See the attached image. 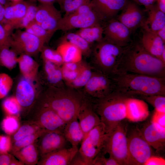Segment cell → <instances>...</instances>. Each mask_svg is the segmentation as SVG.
<instances>
[{"label":"cell","instance_id":"6da1fadb","mask_svg":"<svg viewBox=\"0 0 165 165\" xmlns=\"http://www.w3.org/2000/svg\"><path fill=\"white\" fill-rule=\"evenodd\" d=\"M122 72L165 78V64L146 51L140 42L131 41L124 47L117 67L116 73Z\"/></svg>","mask_w":165,"mask_h":165},{"label":"cell","instance_id":"7a4b0ae2","mask_svg":"<svg viewBox=\"0 0 165 165\" xmlns=\"http://www.w3.org/2000/svg\"><path fill=\"white\" fill-rule=\"evenodd\" d=\"M115 91L136 98L141 95L165 96V78L129 72H117L110 77Z\"/></svg>","mask_w":165,"mask_h":165},{"label":"cell","instance_id":"3957f363","mask_svg":"<svg viewBox=\"0 0 165 165\" xmlns=\"http://www.w3.org/2000/svg\"><path fill=\"white\" fill-rule=\"evenodd\" d=\"M83 97L65 87H48L36 103L50 108L67 123L77 116Z\"/></svg>","mask_w":165,"mask_h":165},{"label":"cell","instance_id":"277c9868","mask_svg":"<svg viewBox=\"0 0 165 165\" xmlns=\"http://www.w3.org/2000/svg\"><path fill=\"white\" fill-rule=\"evenodd\" d=\"M130 97L114 91L104 97L90 101L104 126L106 134L127 118Z\"/></svg>","mask_w":165,"mask_h":165},{"label":"cell","instance_id":"5b68a950","mask_svg":"<svg viewBox=\"0 0 165 165\" xmlns=\"http://www.w3.org/2000/svg\"><path fill=\"white\" fill-rule=\"evenodd\" d=\"M124 47L116 45L104 38L95 43L91 54L92 67L109 77L112 76L116 72Z\"/></svg>","mask_w":165,"mask_h":165},{"label":"cell","instance_id":"8992f818","mask_svg":"<svg viewBox=\"0 0 165 165\" xmlns=\"http://www.w3.org/2000/svg\"><path fill=\"white\" fill-rule=\"evenodd\" d=\"M127 130L121 122L106 137L101 150L112 157L119 165H126L128 155Z\"/></svg>","mask_w":165,"mask_h":165},{"label":"cell","instance_id":"52a82bcc","mask_svg":"<svg viewBox=\"0 0 165 165\" xmlns=\"http://www.w3.org/2000/svg\"><path fill=\"white\" fill-rule=\"evenodd\" d=\"M102 21L91 3L82 5L74 11L65 14L59 23L57 30L63 31L101 24Z\"/></svg>","mask_w":165,"mask_h":165},{"label":"cell","instance_id":"ba28073f","mask_svg":"<svg viewBox=\"0 0 165 165\" xmlns=\"http://www.w3.org/2000/svg\"><path fill=\"white\" fill-rule=\"evenodd\" d=\"M128 155L126 165H144L152 155V147L143 137L138 127L132 129L128 133Z\"/></svg>","mask_w":165,"mask_h":165},{"label":"cell","instance_id":"9c48e42d","mask_svg":"<svg viewBox=\"0 0 165 165\" xmlns=\"http://www.w3.org/2000/svg\"><path fill=\"white\" fill-rule=\"evenodd\" d=\"M38 79L33 80L21 76L16 87L14 95L20 105L22 114L28 113L35 104L43 90Z\"/></svg>","mask_w":165,"mask_h":165},{"label":"cell","instance_id":"30bf717a","mask_svg":"<svg viewBox=\"0 0 165 165\" xmlns=\"http://www.w3.org/2000/svg\"><path fill=\"white\" fill-rule=\"evenodd\" d=\"M9 44L18 55L24 54L32 57L40 52L45 43L34 35L18 29L11 33Z\"/></svg>","mask_w":165,"mask_h":165},{"label":"cell","instance_id":"8fae6325","mask_svg":"<svg viewBox=\"0 0 165 165\" xmlns=\"http://www.w3.org/2000/svg\"><path fill=\"white\" fill-rule=\"evenodd\" d=\"M106 134L104 126L101 123L91 130L84 138L78 152L87 165H92L93 160L102 148Z\"/></svg>","mask_w":165,"mask_h":165},{"label":"cell","instance_id":"7c38bea8","mask_svg":"<svg viewBox=\"0 0 165 165\" xmlns=\"http://www.w3.org/2000/svg\"><path fill=\"white\" fill-rule=\"evenodd\" d=\"M83 88L85 92L91 99L103 97L115 90L110 77L94 69L90 79Z\"/></svg>","mask_w":165,"mask_h":165},{"label":"cell","instance_id":"4fadbf2b","mask_svg":"<svg viewBox=\"0 0 165 165\" xmlns=\"http://www.w3.org/2000/svg\"><path fill=\"white\" fill-rule=\"evenodd\" d=\"M36 104L37 105L36 110L34 119L31 120L47 131L63 133L66 123L50 108Z\"/></svg>","mask_w":165,"mask_h":165},{"label":"cell","instance_id":"5bb4252c","mask_svg":"<svg viewBox=\"0 0 165 165\" xmlns=\"http://www.w3.org/2000/svg\"><path fill=\"white\" fill-rule=\"evenodd\" d=\"M108 21L103 27V38L120 46L129 45L131 42L130 30L114 18Z\"/></svg>","mask_w":165,"mask_h":165},{"label":"cell","instance_id":"9a60e30c","mask_svg":"<svg viewBox=\"0 0 165 165\" xmlns=\"http://www.w3.org/2000/svg\"><path fill=\"white\" fill-rule=\"evenodd\" d=\"M62 18L60 11L53 4H40L37 6L35 20L44 29L54 33L57 31Z\"/></svg>","mask_w":165,"mask_h":165},{"label":"cell","instance_id":"2e32d148","mask_svg":"<svg viewBox=\"0 0 165 165\" xmlns=\"http://www.w3.org/2000/svg\"><path fill=\"white\" fill-rule=\"evenodd\" d=\"M137 5L128 0L121 13L116 19L121 22L132 32L142 26L144 22L142 10Z\"/></svg>","mask_w":165,"mask_h":165},{"label":"cell","instance_id":"e0dca14e","mask_svg":"<svg viewBox=\"0 0 165 165\" xmlns=\"http://www.w3.org/2000/svg\"><path fill=\"white\" fill-rule=\"evenodd\" d=\"M68 141L63 133L56 131H48L38 139L37 145L39 159L53 151L65 148Z\"/></svg>","mask_w":165,"mask_h":165},{"label":"cell","instance_id":"ac0fdd59","mask_svg":"<svg viewBox=\"0 0 165 165\" xmlns=\"http://www.w3.org/2000/svg\"><path fill=\"white\" fill-rule=\"evenodd\" d=\"M139 129L144 139L156 152L159 153L164 150L165 128L160 127L150 121L145 124Z\"/></svg>","mask_w":165,"mask_h":165},{"label":"cell","instance_id":"d6986e66","mask_svg":"<svg viewBox=\"0 0 165 165\" xmlns=\"http://www.w3.org/2000/svg\"><path fill=\"white\" fill-rule=\"evenodd\" d=\"M38 79L43 85L57 88L64 87L61 66L42 59V65Z\"/></svg>","mask_w":165,"mask_h":165},{"label":"cell","instance_id":"ffe728a7","mask_svg":"<svg viewBox=\"0 0 165 165\" xmlns=\"http://www.w3.org/2000/svg\"><path fill=\"white\" fill-rule=\"evenodd\" d=\"M84 138L93 128L101 122L94 110L90 100L83 96L77 116Z\"/></svg>","mask_w":165,"mask_h":165},{"label":"cell","instance_id":"44dd1931","mask_svg":"<svg viewBox=\"0 0 165 165\" xmlns=\"http://www.w3.org/2000/svg\"><path fill=\"white\" fill-rule=\"evenodd\" d=\"M91 4L101 20H109L125 6L128 0H90Z\"/></svg>","mask_w":165,"mask_h":165},{"label":"cell","instance_id":"7402d4cb","mask_svg":"<svg viewBox=\"0 0 165 165\" xmlns=\"http://www.w3.org/2000/svg\"><path fill=\"white\" fill-rule=\"evenodd\" d=\"M77 147L64 148L47 154L39 159L38 165H70L73 157L78 152Z\"/></svg>","mask_w":165,"mask_h":165},{"label":"cell","instance_id":"603a6c76","mask_svg":"<svg viewBox=\"0 0 165 165\" xmlns=\"http://www.w3.org/2000/svg\"><path fill=\"white\" fill-rule=\"evenodd\" d=\"M142 28L140 42L146 51L160 60L161 53L165 48V43L155 32Z\"/></svg>","mask_w":165,"mask_h":165},{"label":"cell","instance_id":"cb8c5ba5","mask_svg":"<svg viewBox=\"0 0 165 165\" xmlns=\"http://www.w3.org/2000/svg\"><path fill=\"white\" fill-rule=\"evenodd\" d=\"M28 5V2L22 0L5 7L4 25L8 29L13 31V26L25 15Z\"/></svg>","mask_w":165,"mask_h":165},{"label":"cell","instance_id":"d4e9b609","mask_svg":"<svg viewBox=\"0 0 165 165\" xmlns=\"http://www.w3.org/2000/svg\"><path fill=\"white\" fill-rule=\"evenodd\" d=\"M17 64L22 76L33 80L38 79L39 64L32 57L24 54L19 55Z\"/></svg>","mask_w":165,"mask_h":165},{"label":"cell","instance_id":"484cf974","mask_svg":"<svg viewBox=\"0 0 165 165\" xmlns=\"http://www.w3.org/2000/svg\"><path fill=\"white\" fill-rule=\"evenodd\" d=\"M145 10L148 17L145 20L142 28L156 33L165 26V13L159 9L157 5L154 4Z\"/></svg>","mask_w":165,"mask_h":165},{"label":"cell","instance_id":"4316f807","mask_svg":"<svg viewBox=\"0 0 165 165\" xmlns=\"http://www.w3.org/2000/svg\"><path fill=\"white\" fill-rule=\"evenodd\" d=\"M63 134L72 146L77 147L81 143L84 136L77 117L66 123Z\"/></svg>","mask_w":165,"mask_h":165},{"label":"cell","instance_id":"83f0119b","mask_svg":"<svg viewBox=\"0 0 165 165\" xmlns=\"http://www.w3.org/2000/svg\"><path fill=\"white\" fill-rule=\"evenodd\" d=\"M148 113V106L144 100L129 97L127 118L132 121H140L146 118Z\"/></svg>","mask_w":165,"mask_h":165},{"label":"cell","instance_id":"f1b7e54d","mask_svg":"<svg viewBox=\"0 0 165 165\" xmlns=\"http://www.w3.org/2000/svg\"><path fill=\"white\" fill-rule=\"evenodd\" d=\"M61 40L56 50L61 56L64 63L79 62L82 61V54L79 49L67 41Z\"/></svg>","mask_w":165,"mask_h":165},{"label":"cell","instance_id":"f546056e","mask_svg":"<svg viewBox=\"0 0 165 165\" xmlns=\"http://www.w3.org/2000/svg\"><path fill=\"white\" fill-rule=\"evenodd\" d=\"M38 140L34 143L21 148L13 154L24 165L37 164L39 159L37 145Z\"/></svg>","mask_w":165,"mask_h":165},{"label":"cell","instance_id":"4dcf8cb0","mask_svg":"<svg viewBox=\"0 0 165 165\" xmlns=\"http://www.w3.org/2000/svg\"><path fill=\"white\" fill-rule=\"evenodd\" d=\"M90 45L99 42L103 38V27L97 24L79 29L76 32Z\"/></svg>","mask_w":165,"mask_h":165},{"label":"cell","instance_id":"1f68e13d","mask_svg":"<svg viewBox=\"0 0 165 165\" xmlns=\"http://www.w3.org/2000/svg\"><path fill=\"white\" fill-rule=\"evenodd\" d=\"M18 55L10 47L6 45L0 47V66L11 71L17 64Z\"/></svg>","mask_w":165,"mask_h":165},{"label":"cell","instance_id":"d6a6232c","mask_svg":"<svg viewBox=\"0 0 165 165\" xmlns=\"http://www.w3.org/2000/svg\"><path fill=\"white\" fill-rule=\"evenodd\" d=\"M61 39L68 42L77 47L81 51L83 56L87 57L91 55L92 49L90 45L76 33L67 32Z\"/></svg>","mask_w":165,"mask_h":165},{"label":"cell","instance_id":"836d02e7","mask_svg":"<svg viewBox=\"0 0 165 165\" xmlns=\"http://www.w3.org/2000/svg\"><path fill=\"white\" fill-rule=\"evenodd\" d=\"M94 68L83 61L80 72L77 78L67 86L72 89L84 87L90 79Z\"/></svg>","mask_w":165,"mask_h":165},{"label":"cell","instance_id":"e575fe53","mask_svg":"<svg viewBox=\"0 0 165 165\" xmlns=\"http://www.w3.org/2000/svg\"><path fill=\"white\" fill-rule=\"evenodd\" d=\"M2 108L6 116L20 117L22 114L21 107L14 95L6 97L2 102Z\"/></svg>","mask_w":165,"mask_h":165},{"label":"cell","instance_id":"d590c367","mask_svg":"<svg viewBox=\"0 0 165 165\" xmlns=\"http://www.w3.org/2000/svg\"><path fill=\"white\" fill-rule=\"evenodd\" d=\"M42 128L31 120L20 125L17 131L11 136L12 144L26 136L34 133Z\"/></svg>","mask_w":165,"mask_h":165},{"label":"cell","instance_id":"8d00e7d4","mask_svg":"<svg viewBox=\"0 0 165 165\" xmlns=\"http://www.w3.org/2000/svg\"><path fill=\"white\" fill-rule=\"evenodd\" d=\"M34 2L30 1L26 12L24 16L12 28V30L25 28L29 24L35 21L37 9V6Z\"/></svg>","mask_w":165,"mask_h":165},{"label":"cell","instance_id":"74e56055","mask_svg":"<svg viewBox=\"0 0 165 165\" xmlns=\"http://www.w3.org/2000/svg\"><path fill=\"white\" fill-rule=\"evenodd\" d=\"M48 131L42 129L37 132L15 141L12 144L11 152L13 154L21 148L37 141L44 133Z\"/></svg>","mask_w":165,"mask_h":165},{"label":"cell","instance_id":"f35d334b","mask_svg":"<svg viewBox=\"0 0 165 165\" xmlns=\"http://www.w3.org/2000/svg\"><path fill=\"white\" fill-rule=\"evenodd\" d=\"M25 29V31L36 36L45 43L50 40L54 34V33L43 28L35 22V20Z\"/></svg>","mask_w":165,"mask_h":165},{"label":"cell","instance_id":"ab89813d","mask_svg":"<svg viewBox=\"0 0 165 165\" xmlns=\"http://www.w3.org/2000/svg\"><path fill=\"white\" fill-rule=\"evenodd\" d=\"M20 125V117L6 116L1 123V127L7 135L11 136L15 133Z\"/></svg>","mask_w":165,"mask_h":165},{"label":"cell","instance_id":"60d3db41","mask_svg":"<svg viewBox=\"0 0 165 165\" xmlns=\"http://www.w3.org/2000/svg\"><path fill=\"white\" fill-rule=\"evenodd\" d=\"M136 98L149 104L154 108L155 111L165 113V96L160 95H141Z\"/></svg>","mask_w":165,"mask_h":165},{"label":"cell","instance_id":"b9f144b4","mask_svg":"<svg viewBox=\"0 0 165 165\" xmlns=\"http://www.w3.org/2000/svg\"><path fill=\"white\" fill-rule=\"evenodd\" d=\"M90 2V0H58L57 2L65 14L71 13L81 6Z\"/></svg>","mask_w":165,"mask_h":165},{"label":"cell","instance_id":"7bdbcfd3","mask_svg":"<svg viewBox=\"0 0 165 165\" xmlns=\"http://www.w3.org/2000/svg\"><path fill=\"white\" fill-rule=\"evenodd\" d=\"M42 60H46L60 66L64 63L62 57L56 50L44 45L40 52Z\"/></svg>","mask_w":165,"mask_h":165},{"label":"cell","instance_id":"ee69618b","mask_svg":"<svg viewBox=\"0 0 165 165\" xmlns=\"http://www.w3.org/2000/svg\"><path fill=\"white\" fill-rule=\"evenodd\" d=\"M13 84V79L10 76L5 73H0V99L7 95Z\"/></svg>","mask_w":165,"mask_h":165},{"label":"cell","instance_id":"f6af8a7d","mask_svg":"<svg viewBox=\"0 0 165 165\" xmlns=\"http://www.w3.org/2000/svg\"><path fill=\"white\" fill-rule=\"evenodd\" d=\"M105 153L101 150L93 160L92 165H119L117 162L112 157L105 156Z\"/></svg>","mask_w":165,"mask_h":165},{"label":"cell","instance_id":"bcb514c9","mask_svg":"<svg viewBox=\"0 0 165 165\" xmlns=\"http://www.w3.org/2000/svg\"><path fill=\"white\" fill-rule=\"evenodd\" d=\"M12 143L11 136L0 135V154L11 152Z\"/></svg>","mask_w":165,"mask_h":165},{"label":"cell","instance_id":"7dc6e473","mask_svg":"<svg viewBox=\"0 0 165 165\" xmlns=\"http://www.w3.org/2000/svg\"><path fill=\"white\" fill-rule=\"evenodd\" d=\"M12 32L0 23V47L6 45H10V36Z\"/></svg>","mask_w":165,"mask_h":165},{"label":"cell","instance_id":"c3c4849f","mask_svg":"<svg viewBox=\"0 0 165 165\" xmlns=\"http://www.w3.org/2000/svg\"><path fill=\"white\" fill-rule=\"evenodd\" d=\"M151 121L155 124L165 128V113L155 110Z\"/></svg>","mask_w":165,"mask_h":165},{"label":"cell","instance_id":"681fc988","mask_svg":"<svg viewBox=\"0 0 165 165\" xmlns=\"http://www.w3.org/2000/svg\"><path fill=\"white\" fill-rule=\"evenodd\" d=\"M165 160L162 157L152 155L146 161L145 165H164Z\"/></svg>","mask_w":165,"mask_h":165},{"label":"cell","instance_id":"f907efd6","mask_svg":"<svg viewBox=\"0 0 165 165\" xmlns=\"http://www.w3.org/2000/svg\"><path fill=\"white\" fill-rule=\"evenodd\" d=\"M14 158L9 153L0 154V165H10Z\"/></svg>","mask_w":165,"mask_h":165},{"label":"cell","instance_id":"816d5d0a","mask_svg":"<svg viewBox=\"0 0 165 165\" xmlns=\"http://www.w3.org/2000/svg\"><path fill=\"white\" fill-rule=\"evenodd\" d=\"M70 165H87V164L78 151L72 160Z\"/></svg>","mask_w":165,"mask_h":165},{"label":"cell","instance_id":"f5cc1de1","mask_svg":"<svg viewBox=\"0 0 165 165\" xmlns=\"http://www.w3.org/2000/svg\"><path fill=\"white\" fill-rule=\"evenodd\" d=\"M138 5L143 6L145 9L154 4L155 2L157 0H129Z\"/></svg>","mask_w":165,"mask_h":165},{"label":"cell","instance_id":"db71d44e","mask_svg":"<svg viewBox=\"0 0 165 165\" xmlns=\"http://www.w3.org/2000/svg\"><path fill=\"white\" fill-rule=\"evenodd\" d=\"M156 33L165 43V26L158 31Z\"/></svg>","mask_w":165,"mask_h":165},{"label":"cell","instance_id":"11a10c76","mask_svg":"<svg viewBox=\"0 0 165 165\" xmlns=\"http://www.w3.org/2000/svg\"><path fill=\"white\" fill-rule=\"evenodd\" d=\"M58 0H30V2H34L37 1L40 4H53L55 2H57Z\"/></svg>","mask_w":165,"mask_h":165},{"label":"cell","instance_id":"9f6ffc18","mask_svg":"<svg viewBox=\"0 0 165 165\" xmlns=\"http://www.w3.org/2000/svg\"><path fill=\"white\" fill-rule=\"evenodd\" d=\"M5 6L0 3V23L2 24L4 20Z\"/></svg>","mask_w":165,"mask_h":165},{"label":"cell","instance_id":"6f0895ef","mask_svg":"<svg viewBox=\"0 0 165 165\" xmlns=\"http://www.w3.org/2000/svg\"><path fill=\"white\" fill-rule=\"evenodd\" d=\"M10 165H24L22 162L16 159L15 157L12 160Z\"/></svg>","mask_w":165,"mask_h":165},{"label":"cell","instance_id":"680465c9","mask_svg":"<svg viewBox=\"0 0 165 165\" xmlns=\"http://www.w3.org/2000/svg\"><path fill=\"white\" fill-rule=\"evenodd\" d=\"M160 60L165 64V48L163 49L161 53Z\"/></svg>","mask_w":165,"mask_h":165},{"label":"cell","instance_id":"91938a15","mask_svg":"<svg viewBox=\"0 0 165 165\" xmlns=\"http://www.w3.org/2000/svg\"><path fill=\"white\" fill-rule=\"evenodd\" d=\"M9 1L8 0H0V3L5 7L11 4L10 3Z\"/></svg>","mask_w":165,"mask_h":165},{"label":"cell","instance_id":"94428289","mask_svg":"<svg viewBox=\"0 0 165 165\" xmlns=\"http://www.w3.org/2000/svg\"><path fill=\"white\" fill-rule=\"evenodd\" d=\"M9 1H11L12 3H15L20 2L23 0H8Z\"/></svg>","mask_w":165,"mask_h":165}]
</instances>
